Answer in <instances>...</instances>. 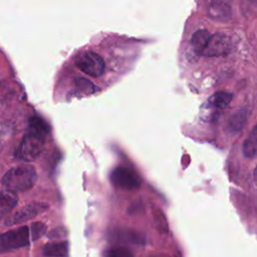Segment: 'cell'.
Here are the masks:
<instances>
[{
    "label": "cell",
    "mask_w": 257,
    "mask_h": 257,
    "mask_svg": "<svg viewBox=\"0 0 257 257\" xmlns=\"http://www.w3.org/2000/svg\"><path fill=\"white\" fill-rule=\"evenodd\" d=\"M247 119V111L246 109H240L238 111H236L231 118L229 119L228 125H229V130L232 133H236L239 132L243 125L245 124Z\"/></svg>",
    "instance_id": "cell-15"
},
{
    "label": "cell",
    "mask_w": 257,
    "mask_h": 257,
    "mask_svg": "<svg viewBox=\"0 0 257 257\" xmlns=\"http://www.w3.org/2000/svg\"><path fill=\"white\" fill-rule=\"evenodd\" d=\"M104 257H135V255L124 246H112L104 251Z\"/></svg>",
    "instance_id": "cell-16"
},
{
    "label": "cell",
    "mask_w": 257,
    "mask_h": 257,
    "mask_svg": "<svg viewBox=\"0 0 257 257\" xmlns=\"http://www.w3.org/2000/svg\"><path fill=\"white\" fill-rule=\"evenodd\" d=\"M48 136V125L41 118L33 116L29 119L27 133L15 152V159L21 162H32L42 153Z\"/></svg>",
    "instance_id": "cell-1"
},
{
    "label": "cell",
    "mask_w": 257,
    "mask_h": 257,
    "mask_svg": "<svg viewBox=\"0 0 257 257\" xmlns=\"http://www.w3.org/2000/svg\"><path fill=\"white\" fill-rule=\"evenodd\" d=\"M46 257H68V243L66 241L47 243L43 247Z\"/></svg>",
    "instance_id": "cell-10"
},
{
    "label": "cell",
    "mask_w": 257,
    "mask_h": 257,
    "mask_svg": "<svg viewBox=\"0 0 257 257\" xmlns=\"http://www.w3.org/2000/svg\"><path fill=\"white\" fill-rule=\"evenodd\" d=\"M242 152L246 158L251 159L257 157V124L245 139L242 146Z\"/></svg>",
    "instance_id": "cell-11"
},
{
    "label": "cell",
    "mask_w": 257,
    "mask_h": 257,
    "mask_svg": "<svg viewBox=\"0 0 257 257\" xmlns=\"http://www.w3.org/2000/svg\"><path fill=\"white\" fill-rule=\"evenodd\" d=\"M233 95L227 91H217L209 98V103L217 108H226L232 101Z\"/></svg>",
    "instance_id": "cell-14"
},
{
    "label": "cell",
    "mask_w": 257,
    "mask_h": 257,
    "mask_svg": "<svg viewBox=\"0 0 257 257\" xmlns=\"http://www.w3.org/2000/svg\"><path fill=\"white\" fill-rule=\"evenodd\" d=\"M74 62L78 69L92 77L100 76L105 67L102 57L92 51H84L79 53Z\"/></svg>",
    "instance_id": "cell-4"
},
{
    "label": "cell",
    "mask_w": 257,
    "mask_h": 257,
    "mask_svg": "<svg viewBox=\"0 0 257 257\" xmlns=\"http://www.w3.org/2000/svg\"><path fill=\"white\" fill-rule=\"evenodd\" d=\"M37 180L35 169L29 165H20L9 169L2 177V186L12 192H25L31 189Z\"/></svg>",
    "instance_id": "cell-2"
},
{
    "label": "cell",
    "mask_w": 257,
    "mask_h": 257,
    "mask_svg": "<svg viewBox=\"0 0 257 257\" xmlns=\"http://www.w3.org/2000/svg\"><path fill=\"white\" fill-rule=\"evenodd\" d=\"M111 183L123 190H136L141 186L139 175L127 167H116L110 174Z\"/></svg>",
    "instance_id": "cell-6"
},
{
    "label": "cell",
    "mask_w": 257,
    "mask_h": 257,
    "mask_svg": "<svg viewBox=\"0 0 257 257\" xmlns=\"http://www.w3.org/2000/svg\"><path fill=\"white\" fill-rule=\"evenodd\" d=\"M211 33L206 30V29H200V30H197L194 34H193V37H192V46L194 48V50L200 54L203 53L204 49L206 48L207 44H208V41L211 37Z\"/></svg>",
    "instance_id": "cell-13"
},
{
    "label": "cell",
    "mask_w": 257,
    "mask_h": 257,
    "mask_svg": "<svg viewBox=\"0 0 257 257\" xmlns=\"http://www.w3.org/2000/svg\"><path fill=\"white\" fill-rule=\"evenodd\" d=\"M48 207V204L42 202L29 203L8 216L4 221V226H14L27 222L35 218L37 215L45 212Z\"/></svg>",
    "instance_id": "cell-5"
},
{
    "label": "cell",
    "mask_w": 257,
    "mask_h": 257,
    "mask_svg": "<svg viewBox=\"0 0 257 257\" xmlns=\"http://www.w3.org/2000/svg\"><path fill=\"white\" fill-rule=\"evenodd\" d=\"M208 13L214 19H228L231 14V4L229 0H211L208 6Z\"/></svg>",
    "instance_id": "cell-8"
},
{
    "label": "cell",
    "mask_w": 257,
    "mask_h": 257,
    "mask_svg": "<svg viewBox=\"0 0 257 257\" xmlns=\"http://www.w3.org/2000/svg\"><path fill=\"white\" fill-rule=\"evenodd\" d=\"M18 197L15 192L12 191H3L0 198V215L4 217L9 211H11L17 204Z\"/></svg>",
    "instance_id": "cell-12"
},
{
    "label": "cell",
    "mask_w": 257,
    "mask_h": 257,
    "mask_svg": "<svg viewBox=\"0 0 257 257\" xmlns=\"http://www.w3.org/2000/svg\"><path fill=\"white\" fill-rule=\"evenodd\" d=\"M111 239L115 242L131 243V244H144L145 238L138 232L131 229H117L110 233Z\"/></svg>",
    "instance_id": "cell-9"
},
{
    "label": "cell",
    "mask_w": 257,
    "mask_h": 257,
    "mask_svg": "<svg viewBox=\"0 0 257 257\" xmlns=\"http://www.w3.org/2000/svg\"><path fill=\"white\" fill-rule=\"evenodd\" d=\"M32 241L30 227L23 225L2 233L0 237L1 252H7L27 246Z\"/></svg>",
    "instance_id": "cell-3"
},
{
    "label": "cell",
    "mask_w": 257,
    "mask_h": 257,
    "mask_svg": "<svg viewBox=\"0 0 257 257\" xmlns=\"http://www.w3.org/2000/svg\"><path fill=\"white\" fill-rule=\"evenodd\" d=\"M32 242L36 241L46 233V225L42 222H34L30 226Z\"/></svg>",
    "instance_id": "cell-18"
},
{
    "label": "cell",
    "mask_w": 257,
    "mask_h": 257,
    "mask_svg": "<svg viewBox=\"0 0 257 257\" xmlns=\"http://www.w3.org/2000/svg\"><path fill=\"white\" fill-rule=\"evenodd\" d=\"M231 39L224 33L212 34L202 55L207 57H215L227 54L231 48Z\"/></svg>",
    "instance_id": "cell-7"
},
{
    "label": "cell",
    "mask_w": 257,
    "mask_h": 257,
    "mask_svg": "<svg viewBox=\"0 0 257 257\" xmlns=\"http://www.w3.org/2000/svg\"><path fill=\"white\" fill-rule=\"evenodd\" d=\"M254 177H255V180L257 181V166L255 168V171H254Z\"/></svg>",
    "instance_id": "cell-19"
},
{
    "label": "cell",
    "mask_w": 257,
    "mask_h": 257,
    "mask_svg": "<svg viewBox=\"0 0 257 257\" xmlns=\"http://www.w3.org/2000/svg\"><path fill=\"white\" fill-rule=\"evenodd\" d=\"M153 214H154V222L156 224L157 229L162 233H168L169 225L164 213L159 208H155L153 210Z\"/></svg>",
    "instance_id": "cell-17"
}]
</instances>
